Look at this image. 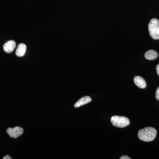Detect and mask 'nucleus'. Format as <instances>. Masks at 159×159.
I'll list each match as a JSON object with an SVG mask.
<instances>
[{"label": "nucleus", "mask_w": 159, "mask_h": 159, "mask_svg": "<svg viewBox=\"0 0 159 159\" xmlns=\"http://www.w3.org/2000/svg\"><path fill=\"white\" fill-rule=\"evenodd\" d=\"M16 46V43L13 40H10L7 42L3 46L4 51L7 53L12 52Z\"/></svg>", "instance_id": "39448f33"}, {"label": "nucleus", "mask_w": 159, "mask_h": 159, "mask_svg": "<svg viewBox=\"0 0 159 159\" xmlns=\"http://www.w3.org/2000/svg\"><path fill=\"white\" fill-rule=\"evenodd\" d=\"M7 133L13 139H16L22 135L24 133V129L22 127L16 126L14 128L7 129Z\"/></svg>", "instance_id": "20e7f679"}, {"label": "nucleus", "mask_w": 159, "mask_h": 159, "mask_svg": "<svg viewBox=\"0 0 159 159\" xmlns=\"http://www.w3.org/2000/svg\"><path fill=\"white\" fill-rule=\"evenodd\" d=\"M3 159H11V157L9 155H6L3 158Z\"/></svg>", "instance_id": "f8f14e48"}, {"label": "nucleus", "mask_w": 159, "mask_h": 159, "mask_svg": "<svg viewBox=\"0 0 159 159\" xmlns=\"http://www.w3.org/2000/svg\"><path fill=\"white\" fill-rule=\"evenodd\" d=\"M111 121L114 126L119 128H124L130 124L128 118L121 116H114L111 118Z\"/></svg>", "instance_id": "7ed1b4c3"}, {"label": "nucleus", "mask_w": 159, "mask_h": 159, "mask_svg": "<svg viewBox=\"0 0 159 159\" xmlns=\"http://www.w3.org/2000/svg\"><path fill=\"white\" fill-rule=\"evenodd\" d=\"M91 101H92V99L90 97H89V96H85V97H82L79 100H78L74 104V107L75 108H78L82 106L87 104L89 102H91Z\"/></svg>", "instance_id": "423d86ee"}, {"label": "nucleus", "mask_w": 159, "mask_h": 159, "mask_svg": "<svg viewBox=\"0 0 159 159\" xmlns=\"http://www.w3.org/2000/svg\"><path fill=\"white\" fill-rule=\"evenodd\" d=\"M156 98L157 100H159V87L157 89L156 92Z\"/></svg>", "instance_id": "9d476101"}, {"label": "nucleus", "mask_w": 159, "mask_h": 159, "mask_svg": "<svg viewBox=\"0 0 159 159\" xmlns=\"http://www.w3.org/2000/svg\"><path fill=\"white\" fill-rule=\"evenodd\" d=\"M134 82L139 88L145 89L146 87V83L145 79L140 76H136L134 78Z\"/></svg>", "instance_id": "0eeeda50"}, {"label": "nucleus", "mask_w": 159, "mask_h": 159, "mask_svg": "<svg viewBox=\"0 0 159 159\" xmlns=\"http://www.w3.org/2000/svg\"><path fill=\"white\" fill-rule=\"evenodd\" d=\"M156 70L157 73L158 75L159 76V64L157 66Z\"/></svg>", "instance_id": "ddd939ff"}, {"label": "nucleus", "mask_w": 159, "mask_h": 159, "mask_svg": "<svg viewBox=\"0 0 159 159\" xmlns=\"http://www.w3.org/2000/svg\"><path fill=\"white\" fill-rule=\"evenodd\" d=\"M148 31L151 37L154 39H159V20L153 18L148 24Z\"/></svg>", "instance_id": "f03ea898"}, {"label": "nucleus", "mask_w": 159, "mask_h": 159, "mask_svg": "<svg viewBox=\"0 0 159 159\" xmlns=\"http://www.w3.org/2000/svg\"><path fill=\"white\" fill-rule=\"evenodd\" d=\"M157 134L156 129L151 127H145L140 129L138 132L139 139L145 142L153 141L156 137Z\"/></svg>", "instance_id": "f257e3e1"}, {"label": "nucleus", "mask_w": 159, "mask_h": 159, "mask_svg": "<svg viewBox=\"0 0 159 159\" xmlns=\"http://www.w3.org/2000/svg\"><path fill=\"white\" fill-rule=\"evenodd\" d=\"M120 159H130L131 158H130L129 157L127 156H123L120 157Z\"/></svg>", "instance_id": "9b49d317"}, {"label": "nucleus", "mask_w": 159, "mask_h": 159, "mask_svg": "<svg viewBox=\"0 0 159 159\" xmlns=\"http://www.w3.org/2000/svg\"><path fill=\"white\" fill-rule=\"evenodd\" d=\"M145 58L148 60H154L158 57V54L155 50H151L145 53Z\"/></svg>", "instance_id": "6e6552de"}, {"label": "nucleus", "mask_w": 159, "mask_h": 159, "mask_svg": "<svg viewBox=\"0 0 159 159\" xmlns=\"http://www.w3.org/2000/svg\"><path fill=\"white\" fill-rule=\"evenodd\" d=\"M26 51V45L21 43H20L18 46L16 52V54L18 57H23L25 54Z\"/></svg>", "instance_id": "1a4fd4ad"}]
</instances>
